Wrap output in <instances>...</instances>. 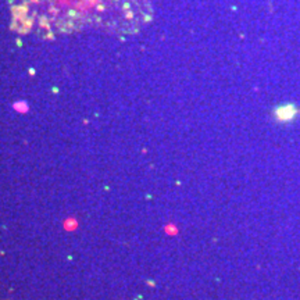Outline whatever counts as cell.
<instances>
[{"mask_svg": "<svg viewBox=\"0 0 300 300\" xmlns=\"http://www.w3.org/2000/svg\"><path fill=\"white\" fill-rule=\"evenodd\" d=\"M17 22L39 38L100 29L132 35L151 22L150 0H17Z\"/></svg>", "mask_w": 300, "mask_h": 300, "instance_id": "1", "label": "cell"}]
</instances>
